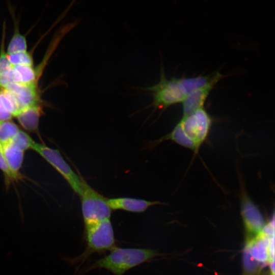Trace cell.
I'll return each instance as SVG.
<instances>
[{
  "instance_id": "obj_1",
  "label": "cell",
  "mask_w": 275,
  "mask_h": 275,
  "mask_svg": "<svg viewBox=\"0 0 275 275\" xmlns=\"http://www.w3.org/2000/svg\"><path fill=\"white\" fill-rule=\"evenodd\" d=\"M212 123V117L204 107H202L189 115L182 116L170 132L152 141L151 145L171 141L190 149L195 157L207 140Z\"/></svg>"
},
{
  "instance_id": "obj_2",
  "label": "cell",
  "mask_w": 275,
  "mask_h": 275,
  "mask_svg": "<svg viewBox=\"0 0 275 275\" xmlns=\"http://www.w3.org/2000/svg\"><path fill=\"white\" fill-rule=\"evenodd\" d=\"M136 89L139 92L149 94L152 97V101L133 115L150 108H152L151 115L157 109L161 110V112L162 113L170 106L182 103L186 96L180 78L173 77L168 79L162 63L159 81L152 86L137 88Z\"/></svg>"
},
{
  "instance_id": "obj_3",
  "label": "cell",
  "mask_w": 275,
  "mask_h": 275,
  "mask_svg": "<svg viewBox=\"0 0 275 275\" xmlns=\"http://www.w3.org/2000/svg\"><path fill=\"white\" fill-rule=\"evenodd\" d=\"M110 253L96 260L90 269L104 268L115 275H123L130 269L147 262L157 255L149 249L122 248L114 247Z\"/></svg>"
},
{
  "instance_id": "obj_4",
  "label": "cell",
  "mask_w": 275,
  "mask_h": 275,
  "mask_svg": "<svg viewBox=\"0 0 275 275\" xmlns=\"http://www.w3.org/2000/svg\"><path fill=\"white\" fill-rule=\"evenodd\" d=\"M87 248L77 259L85 260L95 252L115 247L114 232L110 218L85 224Z\"/></svg>"
},
{
  "instance_id": "obj_5",
  "label": "cell",
  "mask_w": 275,
  "mask_h": 275,
  "mask_svg": "<svg viewBox=\"0 0 275 275\" xmlns=\"http://www.w3.org/2000/svg\"><path fill=\"white\" fill-rule=\"evenodd\" d=\"M79 196L84 224L110 218L112 209L107 199L94 189L83 178Z\"/></svg>"
},
{
  "instance_id": "obj_6",
  "label": "cell",
  "mask_w": 275,
  "mask_h": 275,
  "mask_svg": "<svg viewBox=\"0 0 275 275\" xmlns=\"http://www.w3.org/2000/svg\"><path fill=\"white\" fill-rule=\"evenodd\" d=\"M32 149L38 153L53 167L67 181L77 195H80L82 178L73 171L58 150L36 142L34 143Z\"/></svg>"
},
{
  "instance_id": "obj_7",
  "label": "cell",
  "mask_w": 275,
  "mask_h": 275,
  "mask_svg": "<svg viewBox=\"0 0 275 275\" xmlns=\"http://www.w3.org/2000/svg\"><path fill=\"white\" fill-rule=\"evenodd\" d=\"M241 195V214L249 239L257 235L265 224L258 207L246 194L243 192Z\"/></svg>"
},
{
  "instance_id": "obj_8",
  "label": "cell",
  "mask_w": 275,
  "mask_h": 275,
  "mask_svg": "<svg viewBox=\"0 0 275 275\" xmlns=\"http://www.w3.org/2000/svg\"><path fill=\"white\" fill-rule=\"evenodd\" d=\"M3 89L15 96L21 110L37 104L38 98L35 84L11 82Z\"/></svg>"
},
{
  "instance_id": "obj_9",
  "label": "cell",
  "mask_w": 275,
  "mask_h": 275,
  "mask_svg": "<svg viewBox=\"0 0 275 275\" xmlns=\"http://www.w3.org/2000/svg\"><path fill=\"white\" fill-rule=\"evenodd\" d=\"M107 203L112 210H122L131 212H144L149 207L161 204L157 201L129 197L107 199Z\"/></svg>"
},
{
  "instance_id": "obj_10",
  "label": "cell",
  "mask_w": 275,
  "mask_h": 275,
  "mask_svg": "<svg viewBox=\"0 0 275 275\" xmlns=\"http://www.w3.org/2000/svg\"><path fill=\"white\" fill-rule=\"evenodd\" d=\"M217 82H212L188 94L182 102L183 116L189 115L203 107L204 104Z\"/></svg>"
},
{
  "instance_id": "obj_11",
  "label": "cell",
  "mask_w": 275,
  "mask_h": 275,
  "mask_svg": "<svg viewBox=\"0 0 275 275\" xmlns=\"http://www.w3.org/2000/svg\"><path fill=\"white\" fill-rule=\"evenodd\" d=\"M272 237L264 235L261 231L256 236L246 240L245 249L256 261L262 263L268 262V246Z\"/></svg>"
},
{
  "instance_id": "obj_12",
  "label": "cell",
  "mask_w": 275,
  "mask_h": 275,
  "mask_svg": "<svg viewBox=\"0 0 275 275\" xmlns=\"http://www.w3.org/2000/svg\"><path fill=\"white\" fill-rule=\"evenodd\" d=\"M41 108L37 104L21 110L16 116L20 124L25 130L33 132L38 131Z\"/></svg>"
},
{
  "instance_id": "obj_13",
  "label": "cell",
  "mask_w": 275,
  "mask_h": 275,
  "mask_svg": "<svg viewBox=\"0 0 275 275\" xmlns=\"http://www.w3.org/2000/svg\"><path fill=\"white\" fill-rule=\"evenodd\" d=\"M3 147L4 155L10 169L15 176L20 178L19 172L23 163L24 151L11 142Z\"/></svg>"
},
{
  "instance_id": "obj_14",
  "label": "cell",
  "mask_w": 275,
  "mask_h": 275,
  "mask_svg": "<svg viewBox=\"0 0 275 275\" xmlns=\"http://www.w3.org/2000/svg\"><path fill=\"white\" fill-rule=\"evenodd\" d=\"M15 72L18 82L25 84H35L36 74L32 66L24 65H12Z\"/></svg>"
},
{
  "instance_id": "obj_15",
  "label": "cell",
  "mask_w": 275,
  "mask_h": 275,
  "mask_svg": "<svg viewBox=\"0 0 275 275\" xmlns=\"http://www.w3.org/2000/svg\"><path fill=\"white\" fill-rule=\"evenodd\" d=\"M19 131L17 125L10 120L1 122L0 143L2 146L9 143Z\"/></svg>"
},
{
  "instance_id": "obj_16",
  "label": "cell",
  "mask_w": 275,
  "mask_h": 275,
  "mask_svg": "<svg viewBox=\"0 0 275 275\" xmlns=\"http://www.w3.org/2000/svg\"><path fill=\"white\" fill-rule=\"evenodd\" d=\"M11 142L23 151L31 149L35 142L26 132L19 130Z\"/></svg>"
},
{
  "instance_id": "obj_17",
  "label": "cell",
  "mask_w": 275,
  "mask_h": 275,
  "mask_svg": "<svg viewBox=\"0 0 275 275\" xmlns=\"http://www.w3.org/2000/svg\"><path fill=\"white\" fill-rule=\"evenodd\" d=\"M8 59L11 65H24L32 66L33 59L30 53L20 51L11 54H7Z\"/></svg>"
},
{
  "instance_id": "obj_18",
  "label": "cell",
  "mask_w": 275,
  "mask_h": 275,
  "mask_svg": "<svg viewBox=\"0 0 275 275\" xmlns=\"http://www.w3.org/2000/svg\"><path fill=\"white\" fill-rule=\"evenodd\" d=\"M5 29L6 22L4 21L3 24V39L0 51V74H3L7 72L12 68V65L10 63L7 58V54L5 52L4 50V39L5 35Z\"/></svg>"
},
{
  "instance_id": "obj_19",
  "label": "cell",
  "mask_w": 275,
  "mask_h": 275,
  "mask_svg": "<svg viewBox=\"0 0 275 275\" xmlns=\"http://www.w3.org/2000/svg\"><path fill=\"white\" fill-rule=\"evenodd\" d=\"M0 170L5 176L10 180H16L19 178L15 176L10 169L5 158L3 147L0 143Z\"/></svg>"
},
{
  "instance_id": "obj_20",
  "label": "cell",
  "mask_w": 275,
  "mask_h": 275,
  "mask_svg": "<svg viewBox=\"0 0 275 275\" xmlns=\"http://www.w3.org/2000/svg\"><path fill=\"white\" fill-rule=\"evenodd\" d=\"M11 82H18L16 74L12 67L7 72L0 74V87L3 88Z\"/></svg>"
},
{
  "instance_id": "obj_21",
  "label": "cell",
  "mask_w": 275,
  "mask_h": 275,
  "mask_svg": "<svg viewBox=\"0 0 275 275\" xmlns=\"http://www.w3.org/2000/svg\"><path fill=\"white\" fill-rule=\"evenodd\" d=\"M12 116L8 109L3 95L0 92V123L9 120Z\"/></svg>"
},
{
  "instance_id": "obj_22",
  "label": "cell",
  "mask_w": 275,
  "mask_h": 275,
  "mask_svg": "<svg viewBox=\"0 0 275 275\" xmlns=\"http://www.w3.org/2000/svg\"><path fill=\"white\" fill-rule=\"evenodd\" d=\"M246 250L244 255V264L248 271H252L256 268V263Z\"/></svg>"
},
{
  "instance_id": "obj_23",
  "label": "cell",
  "mask_w": 275,
  "mask_h": 275,
  "mask_svg": "<svg viewBox=\"0 0 275 275\" xmlns=\"http://www.w3.org/2000/svg\"><path fill=\"white\" fill-rule=\"evenodd\" d=\"M270 270L271 275H274V261L270 263Z\"/></svg>"
}]
</instances>
